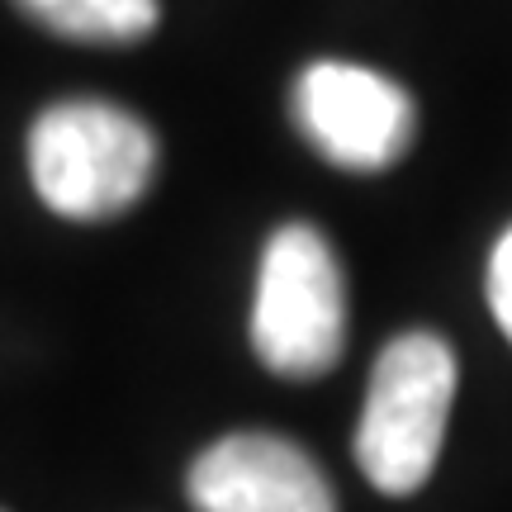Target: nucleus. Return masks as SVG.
<instances>
[{"label":"nucleus","mask_w":512,"mask_h":512,"mask_svg":"<svg viewBox=\"0 0 512 512\" xmlns=\"http://www.w3.org/2000/svg\"><path fill=\"white\" fill-rule=\"evenodd\" d=\"M157 138L138 114L110 100H62L29 133V176L38 200L76 223L119 219L147 195Z\"/></svg>","instance_id":"nucleus-1"},{"label":"nucleus","mask_w":512,"mask_h":512,"mask_svg":"<svg viewBox=\"0 0 512 512\" xmlns=\"http://www.w3.org/2000/svg\"><path fill=\"white\" fill-rule=\"evenodd\" d=\"M290 110L299 133L342 171H384L413 143V100L375 67L313 62L294 81Z\"/></svg>","instance_id":"nucleus-4"},{"label":"nucleus","mask_w":512,"mask_h":512,"mask_svg":"<svg viewBox=\"0 0 512 512\" xmlns=\"http://www.w3.org/2000/svg\"><path fill=\"white\" fill-rule=\"evenodd\" d=\"M489 309H494L503 337L512 342V228L498 238L494 256H489Z\"/></svg>","instance_id":"nucleus-7"},{"label":"nucleus","mask_w":512,"mask_h":512,"mask_svg":"<svg viewBox=\"0 0 512 512\" xmlns=\"http://www.w3.org/2000/svg\"><path fill=\"white\" fill-rule=\"evenodd\" d=\"M456 403V356L437 332H403L375 361L356 422V465L389 498L418 494L437 470Z\"/></svg>","instance_id":"nucleus-2"},{"label":"nucleus","mask_w":512,"mask_h":512,"mask_svg":"<svg viewBox=\"0 0 512 512\" xmlns=\"http://www.w3.org/2000/svg\"><path fill=\"white\" fill-rule=\"evenodd\" d=\"M190 503L200 512H337L309 451L266 432L214 441L190 465Z\"/></svg>","instance_id":"nucleus-5"},{"label":"nucleus","mask_w":512,"mask_h":512,"mask_svg":"<svg viewBox=\"0 0 512 512\" xmlns=\"http://www.w3.org/2000/svg\"><path fill=\"white\" fill-rule=\"evenodd\" d=\"M252 347L266 370L313 380L347 347V280L328 238L309 223H285L261 256L252 304Z\"/></svg>","instance_id":"nucleus-3"},{"label":"nucleus","mask_w":512,"mask_h":512,"mask_svg":"<svg viewBox=\"0 0 512 512\" xmlns=\"http://www.w3.org/2000/svg\"><path fill=\"white\" fill-rule=\"evenodd\" d=\"M43 29L81 43H138L157 29V0H19Z\"/></svg>","instance_id":"nucleus-6"}]
</instances>
